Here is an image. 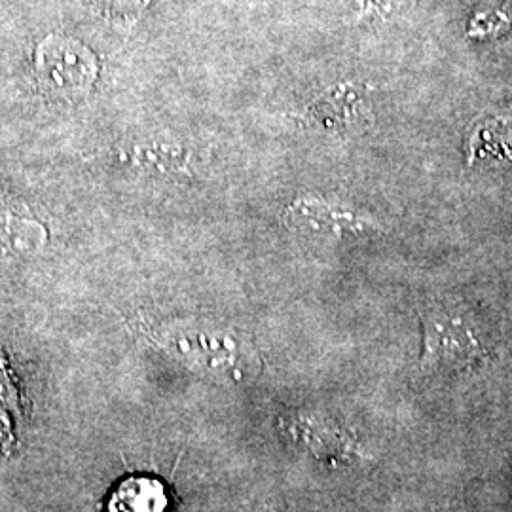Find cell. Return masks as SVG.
<instances>
[{
	"label": "cell",
	"instance_id": "obj_10",
	"mask_svg": "<svg viewBox=\"0 0 512 512\" xmlns=\"http://www.w3.org/2000/svg\"><path fill=\"white\" fill-rule=\"evenodd\" d=\"M99 12L105 18L129 29L145 12L150 0H95Z\"/></svg>",
	"mask_w": 512,
	"mask_h": 512
},
{
	"label": "cell",
	"instance_id": "obj_12",
	"mask_svg": "<svg viewBox=\"0 0 512 512\" xmlns=\"http://www.w3.org/2000/svg\"><path fill=\"white\" fill-rule=\"evenodd\" d=\"M255 512H277L274 509H270V507H260V509H256Z\"/></svg>",
	"mask_w": 512,
	"mask_h": 512
},
{
	"label": "cell",
	"instance_id": "obj_1",
	"mask_svg": "<svg viewBox=\"0 0 512 512\" xmlns=\"http://www.w3.org/2000/svg\"><path fill=\"white\" fill-rule=\"evenodd\" d=\"M425 374H448L482 363L488 355L484 334L475 319L461 308L433 304L421 313Z\"/></svg>",
	"mask_w": 512,
	"mask_h": 512
},
{
	"label": "cell",
	"instance_id": "obj_9",
	"mask_svg": "<svg viewBox=\"0 0 512 512\" xmlns=\"http://www.w3.org/2000/svg\"><path fill=\"white\" fill-rule=\"evenodd\" d=\"M512 25V0H499V6H494L486 12H480L469 29V37H495L509 29Z\"/></svg>",
	"mask_w": 512,
	"mask_h": 512
},
{
	"label": "cell",
	"instance_id": "obj_3",
	"mask_svg": "<svg viewBox=\"0 0 512 512\" xmlns=\"http://www.w3.org/2000/svg\"><path fill=\"white\" fill-rule=\"evenodd\" d=\"M287 224L298 232H310L319 238L338 239L346 234H363L366 230H378V224L363 219L348 209L334 207L313 196H304L287 209Z\"/></svg>",
	"mask_w": 512,
	"mask_h": 512
},
{
	"label": "cell",
	"instance_id": "obj_5",
	"mask_svg": "<svg viewBox=\"0 0 512 512\" xmlns=\"http://www.w3.org/2000/svg\"><path fill=\"white\" fill-rule=\"evenodd\" d=\"M169 505L164 482L154 476H129L109 499V512H165Z\"/></svg>",
	"mask_w": 512,
	"mask_h": 512
},
{
	"label": "cell",
	"instance_id": "obj_7",
	"mask_svg": "<svg viewBox=\"0 0 512 512\" xmlns=\"http://www.w3.org/2000/svg\"><path fill=\"white\" fill-rule=\"evenodd\" d=\"M177 351L188 357L190 363L205 368H228L234 363V349L220 338L209 336L205 332H183L171 342Z\"/></svg>",
	"mask_w": 512,
	"mask_h": 512
},
{
	"label": "cell",
	"instance_id": "obj_4",
	"mask_svg": "<svg viewBox=\"0 0 512 512\" xmlns=\"http://www.w3.org/2000/svg\"><path fill=\"white\" fill-rule=\"evenodd\" d=\"M368 114L365 95L353 86H338L329 90L310 107L313 122L340 131L363 126Z\"/></svg>",
	"mask_w": 512,
	"mask_h": 512
},
{
	"label": "cell",
	"instance_id": "obj_2",
	"mask_svg": "<svg viewBox=\"0 0 512 512\" xmlns=\"http://www.w3.org/2000/svg\"><path fill=\"white\" fill-rule=\"evenodd\" d=\"M97 74V57L74 38L50 35L37 46L35 76L40 88L50 95L80 97L92 88Z\"/></svg>",
	"mask_w": 512,
	"mask_h": 512
},
{
	"label": "cell",
	"instance_id": "obj_6",
	"mask_svg": "<svg viewBox=\"0 0 512 512\" xmlns=\"http://www.w3.org/2000/svg\"><path fill=\"white\" fill-rule=\"evenodd\" d=\"M469 162L494 156L512 160V116H495L480 120L469 135Z\"/></svg>",
	"mask_w": 512,
	"mask_h": 512
},
{
	"label": "cell",
	"instance_id": "obj_8",
	"mask_svg": "<svg viewBox=\"0 0 512 512\" xmlns=\"http://www.w3.org/2000/svg\"><path fill=\"white\" fill-rule=\"evenodd\" d=\"M44 228L37 220L16 213H0V255L19 256L33 253L44 243Z\"/></svg>",
	"mask_w": 512,
	"mask_h": 512
},
{
	"label": "cell",
	"instance_id": "obj_11",
	"mask_svg": "<svg viewBox=\"0 0 512 512\" xmlns=\"http://www.w3.org/2000/svg\"><path fill=\"white\" fill-rule=\"evenodd\" d=\"M401 0H359L361 14H380V12H389L393 10L395 4Z\"/></svg>",
	"mask_w": 512,
	"mask_h": 512
}]
</instances>
